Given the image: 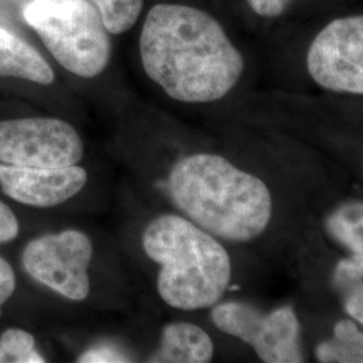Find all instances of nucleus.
I'll list each match as a JSON object with an SVG mask.
<instances>
[{
  "mask_svg": "<svg viewBox=\"0 0 363 363\" xmlns=\"http://www.w3.org/2000/svg\"><path fill=\"white\" fill-rule=\"evenodd\" d=\"M144 72L171 99L203 104L223 99L244 73V57L208 13L156 4L140 35Z\"/></svg>",
  "mask_w": 363,
  "mask_h": 363,
  "instance_id": "f257e3e1",
  "label": "nucleus"
},
{
  "mask_svg": "<svg viewBox=\"0 0 363 363\" xmlns=\"http://www.w3.org/2000/svg\"><path fill=\"white\" fill-rule=\"evenodd\" d=\"M169 193L187 220L226 241H253L272 220L267 183L216 154H194L177 162L169 171Z\"/></svg>",
  "mask_w": 363,
  "mask_h": 363,
  "instance_id": "f03ea898",
  "label": "nucleus"
},
{
  "mask_svg": "<svg viewBox=\"0 0 363 363\" xmlns=\"http://www.w3.org/2000/svg\"><path fill=\"white\" fill-rule=\"evenodd\" d=\"M145 255L160 265L157 292L172 308L216 306L232 281V259L217 237L175 214L151 220L143 233Z\"/></svg>",
  "mask_w": 363,
  "mask_h": 363,
  "instance_id": "7ed1b4c3",
  "label": "nucleus"
},
{
  "mask_svg": "<svg viewBox=\"0 0 363 363\" xmlns=\"http://www.w3.org/2000/svg\"><path fill=\"white\" fill-rule=\"evenodd\" d=\"M23 18L70 73L93 78L104 72L112 50L109 31L89 0H30Z\"/></svg>",
  "mask_w": 363,
  "mask_h": 363,
  "instance_id": "20e7f679",
  "label": "nucleus"
},
{
  "mask_svg": "<svg viewBox=\"0 0 363 363\" xmlns=\"http://www.w3.org/2000/svg\"><path fill=\"white\" fill-rule=\"evenodd\" d=\"M211 320L228 335L249 345L262 362H304L301 325L292 306L261 311L244 301L213 306Z\"/></svg>",
  "mask_w": 363,
  "mask_h": 363,
  "instance_id": "39448f33",
  "label": "nucleus"
},
{
  "mask_svg": "<svg viewBox=\"0 0 363 363\" xmlns=\"http://www.w3.org/2000/svg\"><path fill=\"white\" fill-rule=\"evenodd\" d=\"M93 244L86 234L67 229L31 240L23 250L22 262L27 274L55 294L73 301L89 296L88 269Z\"/></svg>",
  "mask_w": 363,
  "mask_h": 363,
  "instance_id": "423d86ee",
  "label": "nucleus"
},
{
  "mask_svg": "<svg viewBox=\"0 0 363 363\" xmlns=\"http://www.w3.org/2000/svg\"><path fill=\"white\" fill-rule=\"evenodd\" d=\"M84 144L69 123L52 117L0 121V163L22 167L77 164Z\"/></svg>",
  "mask_w": 363,
  "mask_h": 363,
  "instance_id": "0eeeda50",
  "label": "nucleus"
},
{
  "mask_svg": "<svg viewBox=\"0 0 363 363\" xmlns=\"http://www.w3.org/2000/svg\"><path fill=\"white\" fill-rule=\"evenodd\" d=\"M307 67L327 91L363 96V15L327 25L310 46Z\"/></svg>",
  "mask_w": 363,
  "mask_h": 363,
  "instance_id": "6e6552de",
  "label": "nucleus"
},
{
  "mask_svg": "<svg viewBox=\"0 0 363 363\" xmlns=\"http://www.w3.org/2000/svg\"><path fill=\"white\" fill-rule=\"evenodd\" d=\"M88 174L77 164L65 167H22L0 164V187L13 201L33 208H54L77 195Z\"/></svg>",
  "mask_w": 363,
  "mask_h": 363,
  "instance_id": "1a4fd4ad",
  "label": "nucleus"
},
{
  "mask_svg": "<svg viewBox=\"0 0 363 363\" xmlns=\"http://www.w3.org/2000/svg\"><path fill=\"white\" fill-rule=\"evenodd\" d=\"M214 343L208 333L194 323L164 325L159 349L150 357L152 363H206L213 359Z\"/></svg>",
  "mask_w": 363,
  "mask_h": 363,
  "instance_id": "9d476101",
  "label": "nucleus"
},
{
  "mask_svg": "<svg viewBox=\"0 0 363 363\" xmlns=\"http://www.w3.org/2000/svg\"><path fill=\"white\" fill-rule=\"evenodd\" d=\"M0 77L22 78L39 85L54 82L48 61L31 45L0 27Z\"/></svg>",
  "mask_w": 363,
  "mask_h": 363,
  "instance_id": "9b49d317",
  "label": "nucleus"
},
{
  "mask_svg": "<svg viewBox=\"0 0 363 363\" xmlns=\"http://www.w3.org/2000/svg\"><path fill=\"white\" fill-rule=\"evenodd\" d=\"M325 233L349 253L363 256V201L339 203L325 218Z\"/></svg>",
  "mask_w": 363,
  "mask_h": 363,
  "instance_id": "f8f14e48",
  "label": "nucleus"
},
{
  "mask_svg": "<svg viewBox=\"0 0 363 363\" xmlns=\"http://www.w3.org/2000/svg\"><path fill=\"white\" fill-rule=\"evenodd\" d=\"M331 283L345 312L363 327V256L349 253L334 267Z\"/></svg>",
  "mask_w": 363,
  "mask_h": 363,
  "instance_id": "ddd939ff",
  "label": "nucleus"
},
{
  "mask_svg": "<svg viewBox=\"0 0 363 363\" xmlns=\"http://www.w3.org/2000/svg\"><path fill=\"white\" fill-rule=\"evenodd\" d=\"M318 362L363 363V330L352 319H342L334 325L333 337L315 349Z\"/></svg>",
  "mask_w": 363,
  "mask_h": 363,
  "instance_id": "4468645a",
  "label": "nucleus"
},
{
  "mask_svg": "<svg viewBox=\"0 0 363 363\" xmlns=\"http://www.w3.org/2000/svg\"><path fill=\"white\" fill-rule=\"evenodd\" d=\"M111 34L128 31L143 10L144 0H89Z\"/></svg>",
  "mask_w": 363,
  "mask_h": 363,
  "instance_id": "2eb2a0df",
  "label": "nucleus"
},
{
  "mask_svg": "<svg viewBox=\"0 0 363 363\" xmlns=\"http://www.w3.org/2000/svg\"><path fill=\"white\" fill-rule=\"evenodd\" d=\"M35 339L21 328H10L0 337V363H45Z\"/></svg>",
  "mask_w": 363,
  "mask_h": 363,
  "instance_id": "dca6fc26",
  "label": "nucleus"
},
{
  "mask_svg": "<svg viewBox=\"0 0 363 363\" xmlns=\"http://www.w3.org/2000/svg\"><path fill=\"white\" fill-rule=\"evenodd\" d=\"M128 357L115 346L109 345H100L94 346L86 351H84L78 357L79 363H121L130 362Z\"/></svg>",
  "mask_w": 363,
  "mask_h": 363,
  "instance_id": "f3484780",
  "label": "nucleus"
},
{
  "mask_svg": "<svg viewBox=\"0 0 363 363\" xmlns=\"http://www.w3.org/2000/svg\"><path fill=\"white\" fill-rule=\"evenodd\" d=\"M19 234V223L11 208L0 201V244L10 242Z\"/></svg>",
  "mask_w": 363,
  "mask_h": 363,
  "instance_id": "a211bd4d",
  "label": "nucleus"
},
{
  "mask_svg": "<svg viewBox=\"0 0 363 363\" xmlns=\"http://www.w3.org/2000/svg\"><path fill=\"white\" fill-rule=\"evenodd\" d=\"M16 280L11 265L0 256V315L7 300L13 296Z\"/></svg>",
  "mask_w": 363,
  "mask_h": 363,
  "instance_id": "6ab92c4d",
  "label": "nucleus"
},
{
  "mask_svg": "<svg viewBox=\"0 0 363 363\" xmlns=\"http://www.w3.org/2000/svg\"><path fill=\"white\" fill-rule=\"evenodd\" d=\"M250 9L265 18H276L284 13L288 0H247Z\"/></svg>",
  "mask_w": 363,
  "mask_h": 363,
  "instance_id": "aec40b11",
  "label": "nucleus"
},
{
  "mask_svg": "<svg viewBox=\"0 0 363 363\" xmlns=\"http://www.w3.org/2000/svg\"><path fill=\"white\" fill-rule=\"evenodd\" d=\"M13 1H22V3H25V4H26V3H28L30 0H13Z\"/></svg>",
  "mask_w": 363,
  "mask_h": 363,
  "instance_id": "412c9836",
  "label": "nucleus"
}]
</instances>
